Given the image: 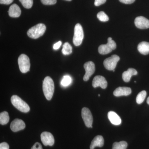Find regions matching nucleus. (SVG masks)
Masks as SVG:
<instances>
[{
	"instance_id": "nucleus-16",
	"label": "nucleus",
	"mask_w": 149,
	"mask_h": 149,
	"mask_svg": "<svg viewBox=\"0 0 149 149\" xmlns=\"http://www.w3.org/2000/svg\"><path fill=\"white\" fill-rule=\"evenodd\" d=\"M9 16L12 17H18L20 16L21 10L20 8L16 4L11 6L8 11Z\"/></svg>"
},
{
	"instance_id": "nucleus-37",
	"label": "nucleus",
	"mask_w": 149,
	"mask_h": 149,
	"mask_svg": "<svg viewBox=\"0 0 149 149\" xmlns=\"http://www.w3.org/2000/svg\"><path fill=\"white\" fill-rule=\"evenodd\" d=\"M98 96H99V97H100V94H99V95H98Z\"/></svg>"
},
{
	"instance_id": "nucleus-3",
	"label": "nucleus",
	"mask_w": 149,
	"mask_h": 149,
	"mask_svg": "<svg viewBox=\"0 0 149 149\" xmlns=\"http://www.w3.org/2000/svg\"><path fill=\"white\" fill-rule=\"evenodd\" d=\"M11 102L14 107L20 111L27 113L30 110V108L27 103L22 100L18 96L15 95L12 96Z\"/></svg>"
},
{
	"instance_id": "nucleus-36",
	"label": "nucleus",
	"mask_w": 149,
	"mask_h": 149,
	"mask_svg": "<svg viewBox=\"0 0 149 149\" xmlns=\"http://www.w3.org/2000/svg\"><path fill=\"white\" fill-rule=\"evenodd\" d=\"M112 71H113V72H114V71H115L114 70H113Z\"/></svg>"
},
{
	"instance_id": "nucleus-27",
	"label": "nucleus",
	"mask_w": 149,
	"mask_h": 149,
	"mask_svg": "<svg viewBox=\"0 0 149 149\" xmlns=\"http://www.w3.org/2000/svg\"><path fill=\"white\" fill-rule=\"evenodd\" d=\"M41 2L45 5H52L55 4L57 0H41Z\"/></svg>"
},
{
	"instance_id": "nucleus-21",
	"label": "nucleus",
	"mask_w": 149,
	"mask_h": 149,
	"mask_svg": "<svg viewBox=\"0 0 149 149\" xmlns=\"http://www.w3.org/2000/svg\"><path fill=\"white\" fill-rule=\"evenodd\" d=\"M128 144L125 141L115 142L113 145L112 149H126Z\"/></svg>"
},
{
	"instance_id": "nucleus-1",
	"label": "nucleus",
	"mask_w": 149,
	"mask_h": 149,
	"mask_svg": "<svg viewBox=\"0 0 149 149\" xmlns=\"http://www.w3.org/2000/svg\"><path fill=\"white\" fill-rule=\"evenodd\" d=\"M43 91L44 95L48 100H50L54 92V84L52 78L47 76L43 81Z\"/></svg>"
},
{
	"instance_id": "nucleus-13",
	"label": "nucleus",
	"mask_w": 149,
	"mask_h": 149,
	"mask_svg": "<svg viewBox=\"0 0 149 149\" xmlns=\"http://www.w3.org/2000/svg\"><path fill=\"white\" fill-rule=\"evenodd\" d=\"M25 124L21 119H15L10 124V129L13 132H16L23 130L25 128Z\"/></svg>"
},
{
	"instance_id": "nucleus-24",
	"label": "nucleus",
	"mask_w": 149,
	"mask_h": 149,
	"mask_svg": "<svg viewBox=\"0 0 149 149\" xmlns=\"http://www.w3.org/2000/svg\"><path fill=\"white\" fill-rule=\"evenodd\" d=\"M72 82V78L69 75H65L62 78L61 84L63 87H67Z\"/></svg>"
},
{
	"instance_id": "nucleus-7",
	"label": "nucleus",
	"mask_w": 149,
	"mask_h": 149,
	"mask_svg": "<svg viewBox=\"0 0 149 149\" xmlns=\"http://www.w3.org/2000/svg\"><path fill=\"white\" fill-rule=\"evenodd\" d=\"M120 57L116 55H113L110 57L105 59L104 61V67L108 70H113L116 67Z\"/></svg>"
},
{
	"instance_id": "nucleus-10",
	"label": "nucleus",
	"mask_w": 149,
	"mask_h": 149,
	"mask_svg": "<svg viewBox=\"0 0 149 149\" xmlns=\"http://www.w3.org/2000/svg\"><path fill=\"white\" fill-rule=\"evenodd\" d=\"M41 139L44 146H52L54 143V139L52 133L48 132H44L41 135Z\"/></svg>"
},
{
	"instance_id": "nucleus-2",
	"label": "nucleus",
	"mask_w": 149,
	"mask_h": 149,
	"mask_svg": "<svg viewBox=\"0 0 149 149\" xmlns=\"http://www.w3.org/2000/svg\"><path fill=\"white\" fill-rule=\"evenodd\" d=\"M46 27L45 24L39 23L28 29L27 35L33 39H37L44 35L45 32Z\"/></svg>"
},
{
	"instance_id": "nucleus-9",
	"label": "nucleus",
	"mask_w": 149,
	"mask_h": 149,
	"mask_svg": "<svg viewBox=\"0 0 149 149\" xmlns=\"http://www.w3.org/2000/svg\"><path fill=\"white\" fill-rule=\"evenodd\" d=\"M84 68L86 73L83 77V80L85 81H87L89 80L90 77L95 72V67L93 62L88 61L85 63L84 64Z\"/></svg>"
},
{
	"instance_id": "nucleus-8",
	"label": "nucleus",
	"mask_w": 149,
	"mask_h": 149,
	"mask_svg": "<svg viewBox=\"0 0 149 149\" xmlns=\"http://www.w3.org/2000/svg\"><path fill=\"white\" fill-rule=\"evenodd\" d=\"M81 114L85 125L88 128H93V116L90 109L88 108H83Z\"/></svg>"
},
{
	"instance_id": "nucleus-12",
	"label": "nucleus",
	"mask_w": 149,
	"mask_h": 149,
	"mask_svg": "<svg viewBox=\"0 0 149 149\" xmlns=\"http://www.w3.org/2000/svg\"><path fill=\"white\" fill-rule=\"evenodd\" d=\"M135 24L137 28L146 29L149 28V20L143 16H139L135 19Z\"/></svg>"
},
{
	"instance_id": "nucleus-31",
	"label": "nucleus",
	"mask_w": 149,
	"mask_h": 149,
	"mask_svg": "<svg viewBox=\"0 0 149 149\" xmlns=\"http://www.w3.org/2000/svg\"><path fill=\"white\" fill-rule=\"evenodd\" d=\"M13 0H0V3L2 4L9 5L11 3Z\"/></svg>"
},
{
	"instance_id": "nucleus-26",
	"label": "nucleus",
	"mask_w": 149,
	"mask_h": 149,
	"mask_svg": "<svg viewBox=\"0 0 149 149\" xmlns=\"http://www.w3.org/2000/svg\"><path fill=\"white\" fill-rule=\"evenodd\" d=\"M19 1L25 8H31L33 5V0H19Z\"/></svg>"
},
{
	"instance_id": "nucleus-32",
	"label": "nucleus",
	"mask_w": 149,
	"mask_h": 149,
	"mask_svg": "<svg viewBox=\"0 0 149 149\" xmlns=\"http://www.w3.org/2000/svg\"><path fill=\"white\" fill-rule=\"evenodd\" d=\"M119 1L120 2L123 3L130 4L133 3L136 0H119Z\"/></svg>"
},
{
	"instance_id": "nucleus-20",
	"label": "nucleus",
	"mask_w": 149,
	"mask_h": 149,
	"mask_svg": "<svg viewBox=\"0 0 149 149\" xmlns=\"http://www.w3.org/2000/svg\"><path fill=\"white\" fill-rule=\"evenodd\" d=\"M9 116L8 113L4 111L0 113V123L1 125H4L7 124L9 121Z\"/></svg>"
},
{
	"instance_id": "nucleus-23",
	"label": "nucleus",
	"mask_w": 149,
	"mask_h": 149,
	"mask_svg": "<svg viewBox=\"0 0 149 149\" xmlns=\"http://www.w3.org/2000/svg\"><path fill=\"white\" fill-rule=\"evenodd\" d=\"M146 95L147 93L146 91H141L138 94V95L136 97V102L138 104H142L145 100Z\"/></svg>"
},
{
	"instance_id": "nucleus-34",
	"label": "nucleus",
	"mask_w": 149,
	"mask_h": 149,
	"mask_svg": "<svg viewBox=\"0 0 149 149\" xmlns=\"http://www.w3.org/2000/svg\"><path fill=\"white\" fill-rule=\"evenodd\" d=\"M147 102L149 105V97H148V99H147Z\"/></svg>"
},
{
	"instance_id": "nucleus-11",
	"label": "nucleus",
	"mask_w": 149,
	"mask_h": 149,
	"mask_svg": "<svg viewBox=\"0 0 149 149\" xmlns=\"http://www.w3.org/2000/svg\"><path fill=\"white\" fill-rule=\"evenodd\" d=\"M92 85L94 88L100 87L102 89H105L107 86V82L103 76L97 75L93 79Z\"/></svg>"
},
{
	"instance_id": "nucleus-22",
	"label": "nucleus",
	"mask_w": 149,
	"mask_h": 149,
	"mask_svg": "<svg viewBox=\"0 0 149 149\" xmlns=\"http://www.w3.org/2000/svg\"><path fill=\"white\" fill-rule=\"evenodd\" d=\"M62 52L65 55H69L72 53V47L68 42L65 43L63 46Z\"/></svg>"
},
{
	"instance_id": "nucleus-6",
	"label": "nucleus",
	"mask_w": 149,
	"mask_h": 149,
	"mask_svg": "<svg viewBox=\"0 0 149 149\" xmlns=\"http://www.w3.org/2000/svg\"><path fill=\"white\" fill-rule=\"evenodd\" d=\"M116 48V43L112 40L111 37H110L108 39V42L107 44L101 45L99 47L98 52L101 54H107L115 49Z\"/></svg>"
},
{
	"instance_id": "nucleus-29",
	"label": "nucleus",
	"mask_w": 149,
	"mask_h": 149,
	"mask_svg": "<svg viewBox=\"0 0 149 149\" xmlns=\"http://www.w3.org/2000/svg\"><path fill=\"white\" fill-rule=\"evenodd\" d=\"M0 149H9V146L6 142L1 143L0 144Z\"/></svg>"
},
{
	"instance_id": "nucleus-18",
	"label": "nucleus",
	"mask_w": 149,
	"mask_h": 149,
	"mask_svg": "<svg viewBox=\"0 0 149 149\" xmlns=\"http://www.w3.org/2000/svg\"><path fill=\"white\" fill-rule=\"evenodd\" d=\"M104 139L101 136H96L91 142L90 149H94L96 147H102L103 146Z\"/></svg>"
},
{
	"instance_id": "nucleus-28",
	"label": "nucleus",
	"mask_w": 149,
	"mask_h": 149,
	"mask_svg": "<svg viewBox=\"0 0 149 149\" xmlns=\"http://www.w3.org/2000/svg\"><path fill=\"white\" fill-rule=\"evenodd\" d=\"M107 0H95V5L96 6H99L104 3Z\"/></svg>"
},
{
	"instance_id": "nucleus-30",
	"label": "nucleus",
	"mask_w": 149,
	"mask_h": 149,
	"mask_svg": "<svg viewBox=\"0 0 149 149\" xmlns=\"http://www.w3.org/2000/svg\"><path fill=\"white\" fill-rule=\"evenodd\" d=\"M31 149H43L42 147V145L40 143H35L34 144V146L31 148Z\"/></svg>"
},
{
	"instance_id": "nucleus-17",
	"label": "nucleus",
	"mask_w": 149,
	"mask_h": 149,
	"mask_svg": "<svg viewBox=\"0 0 149 149\" xmlns=\"http://www.w3.org/2000/svg\"><path fill=\"white\" fill-rule=\"evenodd\" d=\"M137 74L138 72L136 69L133 68H129L127 71L123 73L122 78L124 82L128 83L130 81V78L132 76L137 75Z\"/></svg>"
},
{
	"instance_id": "nucleus-19",
	"label": "nucleus",
	"mask_w": 149,
	"mask_h": 149,
	"mask_svg": "<svg viewBox=\"0 0 149 149\" xmlns=\"http://www.w3.org/2000/svg\"><path fill=\"white\" fill-rule=\"evenodd\" d=\"M138 49L140 53L143 55L148 54H149V42H143L139 43L138 46Z\"/></svg>"
},
{
	"instance_id": "nucleus-4",
	"label": "nucleus",
	"mask_w": 149,
	"mask_h": 149,
	"mask_svg": "<svg viewBox=\"0 0 149 149\" xmlns=\"http://www.w3.org/2000/svg\"><path fill=\"white\" fill-rule=\"evenodd\" d=\"M84 38V32L81 24L77 23L74 28V34L73 38V43L75 46L81 45Z\"/></svg>"
},
{
	"instance_id": "nucleus-5",
	"label": "nucleus",
	"mask_w": 149,
	"mask_h": 149,
	"mask_svg": "<svg viewBox=\"0 0 149 149\" xmlns=\"http://www.w3.org/2000/svg\"><path fill=\"white\" fill-rule=\"evenodd\" d=\"M19 70L22 73H25L29 71L30 67L29 58L24 54H22L18 58Z\"/></svg>"
},
{
	"instance_id": "nucleus-33",
	"label": "nucleus",
	"mask_w": 149,
	"mask_h": 149,
	"mask_svg": "<svg viewBox=\"0 0 149 149\" xmlns=\"http://www.w3.org/2000/svg\"><path fill=\"white\" fill-rule=\"evenodd\" d=\"M62 42L61 41H59L58 42L54 44V45L53 48L54 49L57 50L61 46V45Z\"/></svg>"
},
{
	"instance_id": "nucleus-15",
	"label": "nucleus",
	"mask_w": 149,
	"mask_h": 149,
	"mask_svg": "<svg viewBox=\"0 0 149 149\" xmlns=\"http://www.w3.org/2000/svg\"><path fill=\"white\" fill-rule=\"evenodd\" d=\"M108 118L111 123L113 125H118L121 124V118L120 116L114 111L109 112L108 113Z\"/></svg>"
},
{
	"instance_id": "nucleus-25",
	"label": "nucleus",
	"mask_w": 149,
	"mask_h": 149,
	"mask_svg": "<svg viewBox=\"0 0 149 149\" xmlns=\"http://www.w3.org/2000/svg\"><path fill=\"white\" fill-rule=\"evenodd\" d=\"M97 17L100 21L104 22L109 21V17L103 11H100L97 14Z\"/></svg>"
},
{
	"instance_id": "nucleus-14",
	"label": "nucleus",
	"mask_w": 149,
	"mask_h": 149,
	"mask_svg": "<svg viewBox=\"0 0 149 149\" xmlns=\"http://www.w3.org/2000/svg\"><path fill=\"white\" fill-rule=\"evenodd\" d=\"M132 92L131 88L128 87H118L113 92V95L116 97H120L122 96H128Z\"/></svg>"
},
{
	"instance_id": "nucleus-35",
	"label": "nucleus",
	"mask_w": 149,
	"mask_h": 149,
	"mask_svg": "<svg viewBox=\"0 0 149 149\" xmlns=\"http://www.w3.org/2000/svg\"><path fill=\"white\" fill-rule=\"evenodd\" d=\"M65 1H72V0H65Z\"/></svg>"
}]
</instances>
